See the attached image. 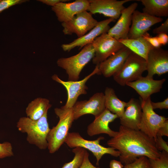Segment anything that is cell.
Masks as SVG:
<instances>
[{"label":"cell","instance_id":"obj_1","mask_svg":"<svg viewBox=\"0 0 168 168\" xmlns=\"http://www.w3.org/2000/svg\"><path fill=\"white\" fill-rule=\"evenodd\" d=\"M107 144L120 152V161L124 165L142 156L157 159L161 153L156 147L154 138L139 130L131 129L121 125L117 134L108 140Z\"/></svg>","mask_w":168,"mask_h":168},{"label":"cell","instance_id":"obj_2","mask_svg":"<svg viewBox=\"0 0 168 168\" xmlns=\"http://www.w3.org/2000/svg\"><path fill=\"white\" fill-rule=\"evenodd\" d=\"M47 111L40 119L34 120L27 117H21L16 124L19 131L27 134L26 140L41 150L48 147L47 137L50 130Z\"/></svg>","mask_w":168,"mask_h":168},{"label":"cell","instance_id":"obj_3","mask_svg":"<svg viewBox=\"0 0 168 168\" xmlns=\"http://www.w3.org/2000/svg\"><path fill=\"white\" fill-rule=\"evenodd\" d=\"M54 110L59 120L56 126L50 129L47 137V148L50 153L57 151L65 142L74 120L72 107L66 108L63 106L60 108H56Z\"/></svg>","mask_w":168,"mask_h":168},{"label":"cell","instance_id":"obj_4","mask_svg":"<svg viewBox=\"0 0 168 168\" xmlns=\"http://www.w3.org/2000/svg\"><path fill=\"white\" fill-rule=\"evenodd\" d=\"M95 52L92 44L84 46L77 54L68 58H59L57 65L64 69L70 81H77L84 67L93 58Z\"/></svg>","mask_w":168,"mask_h":168},{"label":"cell","instance_id":"obj_5","mask_svg":"<svg viewBox=\"0 0 168 168\" xmlns=\"http://www.w3.org/2000/svg\"><path fill=\"white\" fill-rule=\"evenodd\" d=\"M104 138L100 137L94 140H88L83 138L78 133H69L65 142L70 148L81 147L91 152L96 160V165H99V162L102 156L109 154L115 157H119L120 152L114 148L105 147L100 144L101 140Z\"/></svg>","mask_w":168,"mask_h":168},{"label":"cell","instance_id":"obj_6","mask_svg":"<svg viewBox=\"0 0 168 168\" xmlns=\"http://www.w3.org/2000/svg\"><path fill=\"white\" fill-rule=\"evenodd\" d=\"M146 70V60L132 52L120 70L113 76V78L119 84L123 86L139 78Z\"/></svg>","mask_w":168,"mask_h":168},{"label":"cell","instance_id":"obj_7","mask_svg":"<svg viewBox=\"0 0 168 168\" xmlns=\"http://www.w3.org/2000/svg\"><path fill=\"white\" fill-rule=\"evenodd\" d=\"M151 101L150 97L145 101L141 102L142 114L139 128L156 141L158 129L168 118L156 113L152 107Z\"/></svg>","mask_w":168,"mask_h":168},{"label":"cell","instance_id":"obj_8","mask_svg":"<svg viewBox=\"0 0 168 168\" xmlns=\"http://www.w3.org/2000/svg\"><path fill=\"white\" fill-rule=\"evenodd\" d=\"M92 44L95 52L92 61L93 63L96 65H98L124 46L107 33L97 37Z\"/></svg>","mask_w":168,"mask_h":168},{"label":"cell","instance_id":"obj_9","mask_svg":"<svg viewBox=\"0 0 168 168\" xmlns=\"http://www.w3.org/2000/svg\"><path fill=\"white\" fill-rule=\"evenodd\" d=\"M92 15L87 11H84L76 15L70 21L62 23L63 33L65 35L75 34L78 38L83 36L98 23Z\"/></svg>","mask_w":168,"mask_h":168},{"label":"cell","instance_id":"obj_10","mask_svg":"<svg viewBox=\"0 0 168 168\" xmlns=\"http://www.w3.org/2000/svg\"><path fill=\"white\" fill-rule=\"evenodd\" d=\"M72 109L74 120L86 114H92L96 117L106 109L104 94L96 93L88 100L77 101Z\"/></svg>","mask_w":168,"mask_h":168},{"label":"cell","instance_id":"obj_11","mask_svg":"<svg viewBox=\"0 0 168 168\" xmlns=\"http://www.w3.org/2000/svg\"><path fill=\"white\" fill-rule=\"evenodd\" d=\"M99 71L98 65H96L93 72L82 80L79 81H63L56 74L52 77V79L62 84L66 89L68 93V99L65 105L66 108H72L77 102L78 96L87 94L88 87L86 85L87 80L92 76L97 74Z\"/></svg>","mask_w":168,"mask_h":168},{"label":"cell","instance_id":"obj_12","mask_svg":"<svg viewBox=\"0 0 168 168\" xmlns=\"http://www.w3.org/2000/svg\"><path fill=\"white\" fill-rule=\"evenodd\" d=\"M131 0H90L87 11L91 14L99 13L115 20L119 17L125 7L124 4Z\"/></svg>","mask_w":168,"mask_h":168},{"label":"cell","instance_id":"obj_13","mask_svg":"<svg viewBox=\"0 0 168 168\" xmlns=\"http://www.w3.org/2000/svg\"><path fill=\"white\" fill-rule=\"evenodd\" d=\"M163 20L161 17L152 16L135 10L132 15L128 39H136L142 37L152 26Z\"/></svg>","mask_w":168,"mask_h":168},{"label":"cell","instance_id":"obj_14","mask_svg":"<svg viewBox=\"0 0 168 168\" xmlns=\"http://www.w3.org/2000/svg\"><path fill=\"white\" fill-rule=\"evenodd\" d=\"M147 76L153 77L168 72V51L161 47L153 48L149 52L147 59Z\"/></svg>","mask_w":168,"mask_h":168},{"label":"cell","instance_id":"obj_15","mask_svg":"<svg viewBox=\"0 0 168 168\" xmlns=\"http://www.w3.org/2000/svg\"><path fill=\"white\" fill-rule=\"evenodd\" d=\"M115 20L109 18L98 21L97 25L88 33L71 43L62 44L61 46L62 49L64 51L69 52L76 47H80V49L87 44H92L97 37L103 33H107L110 28L109 24Z\"/></svg>","mask_w":168,"mask_h":168},{"label":"cell","instance_id":"obj_16","mask_svg":"<svg viewBox=\"0 0 168 168\" xmlns=\"http://www.w3.org/2000/svg\"><path fill=\"white\" fill-rule=\"evenodd\" d=\"M132 52L124 46L98 65L99 71L97 74L102 75L106 77L113 76L120 70Z\"/></svg>","mask_w":168,"mask_h":168},{"label":"cell","instance_id":"obj_17","mask_svg":"<svg viewBox=\"0 0 168 168\" xmlns=\"http://www.w3.org/2000/svg\"><path fill=\"white\" fill-rule=\"evenodd\" d=\"M89 3V0H76L71 2L60 3L51 8L59 22H66L77 14L87 11Z\"/></svg>","mask_w":168,"mask_h":168},{"label":"cell","instance_id":"obj_18","mask_svg":"<svg viewBox=\"0 0 168 168\" xmlns=\"http://www.w3.org/2000/svg\"><path fill=\"white\" fill-rule=\"evenodd\" d=\"M138 6L135 2L124 9L116 24L110 28L107 33L118 40L128 39L132 15Z\"/></svg>","mask_w":168,"mask_h":168},{"label":"cell","instance_id":"obj_19","mask_svg":"<svg viewBox=\"0 0 168 168\" xmlns=\"http://www.w3.org/2000/svg\"><path fill=\"white\" fill-rule=\"evenodd\" d=\"M165 78L155 80L147 76L141 77L138 80L127 83L126 85L134 89L140 96L141 100L145 101L152 94L160 91Z\"/></svg>","mask_w":168,"mask_h":168},{"label":"cell","instance_id":"obj_20","mask_svg":"<svg viewBox=\"0 0 168 168\" xmlns=\"http://www.w3.org/2000/svg\"><path fill=\"white\" fill-rule=\"evenodd\" d=\"M118 118L117 115L106 109L100 115L95 117L94 120L88 125L87 130V134L92 136L105 133L112 138L114 137L118 132L111 130L109 127V124Z\"/></svg>","mask_w":168,"mask_h":168},{"label":"cell","instance_id":"obj_21","mask_svg":"<svg viewBox=\"0 0 168 168\" xmlns=\"http://www.w3.org/2000/svg\"><path fill=\"white\" fill-rule=\"evenodd\" d=\"M142 114L141 102L137 99L132 98L127 102L124 113L119 118L121 125L131 129L138 130Z\"/></svg>","mask_w":168,"mask_h":168},{"label":"cell","instance_id":"obj_22","mask_svg":"<svg viewBox=\"0 0 168 168\" xmlns=\"http://www.w3.org/2000/svg\"><path fill=\"white\" fill-rule=\"evenodd\" d=\"M144 6L143 12L157 17L168 16V0H138Z\"/></svg>","mask_w":168,"mask_h":168},{"label":"cell","instance_id":"obj_23","mask_svg":"<svg viewBox=\"0 0 168 168\" xmlns=\"http://www.w3.org/2000/svg\"><path fill=\"white\" fill-rule=\"evenodd\" d=\"M51 107L48 99L41 97L35 98L29 103L26 108L27 117L33 120H38Z\"/></svg>","mask_w":168,"mask_h":168},{"label":"cell","instance_id":"obj_24","mask_svg":"<svg viewBox=\"0 0 168 168\" xmlns=\"http://www.w3.org/2000/svg\"><path fill=\"white\" fill-rule=\"evenodd\" d=\"M118 40L132 52L146 60L149 51L154 48L142 36L136 39H127Z\"/></svg>","mask_w":168,"mask_h":168},{"label":"cell","instance_id":"obj_25","mask_svg":"<svg viewBox=\"0 0 168 168\" xmlns=\"http://www.w3.org/2000/svg\"><path fill=\"white\" fill-rule=\"evenodd\" d=\"M104 94L106 109L117 115L119 118L120 117L124 111L127 102L119 99L111 88L107 87Z\"/></svg>","mask_w":168,"mask_h":168},{"label":"cell","instance_id":"obj_26","mask_svg":"<svg viewBox=\"0 0 168 168\" xmlns=\"http://www.w3.org/2000/svg\"><path fill=\"white\" fill-rule=\"evenodd\" d=\"M72 152L75 155L72 160L65 163L62 168H79L83 162L86 150L82 147H77L74 148Z\"/></svg>","mask_w":168,"mask_h":168},{"label":"cell","instance_id":"obj_27","mask_svg":"<svg viewBox=\"0 0 168 168\" xmlns=\"http://www.w3.org/2000/svg\"><path fill=\"white\" fill-rule=\"evenodd\" d=\"M152 168H168V152L162 151L157 159H148Z\"/></svg>","mask_w":168,"mask_h":168},{"label":"cell","instance_id":"obj_28","mask_svg":"<svg viewBox=\"0 0 168 168\" xmlns=\"http://www.w3.org/2000/svg\"><path fill=\"white\" fill-rule=\"evenodd\" d=\"M124 168H152L148 158L140 156L133 162L125 165Z\"/></svg>","mask_w":168,"mask_h":168},{"label":"cell","instance_id":"obj_29","mask_svg":"<svg viewBox=\"0 0 168 168\" xmlns=\"http://www.w3.org/2000/svg\"><path fill=\"white\" fill-rule=\"evenodd\" d=\"M12 149L11 143L8 142L0 143V159L13 156Z\"/></svg>","mask_w":168,"mask_h":168},{"label":"cell","instance_id":"obj_30","mask_svg":"<svg viewBox=\"0 0 168 168\" xmlns=\"http://www.w3.org/2000/svg\"><path fill=\"white\" fill-rule=\"evenodd\" d=\"M29 1L27 0H0V13L12 6Z\"/></svg>","mask_w":168,"mask_h":168},{"label":"cell","instance_id":"obj_31","mask_svg":"<svg viewBox=\"0 0 168 168\" xmlns=\"http://www.w3.org/2000/svg\"><path fill=\"white\" fill-rule=\"evenodd\" d=\"M144 39L147 40L152 46L155 48H159L161 46L157 37H151L147 32L144 34L142 36Z\"/></svg>","mask_w":168,"mask_h":168},{"label":"cell","instance_id":"obj_32","mask_svg":"<svg viewBox=\"0 0 168 168\" xmlns=\"http://www.w3.org/2000/svg\"><path fill=\"white\" fill-rule=\"evenodd\" d=\"M156 146L159 151H165L168 152V145L167 142L163 139L162 137L157 136L155 141Z\"/></svg>","mask_w":168,"mask_h":168},{"label":"cell","instance_id":"obj_33","mask_svg":"<svg viewBox=\"0 0 168 168\" xmlns=\"http://www.w3.org/2000/svg\"><path fill=\"white\" fill-rule=\"evenodd\" d=\"M154 34L165 33L167 34L168 33V19L166 20L159 27L154 29L152 30Z\"/></svg>","mask_w":168,"mask_h":168},{"label":"cell","instance_id":"obj_34","mask_svg":"<svg viewBox=\"0 0 168 168\" xmlns=\"http://www.w3.org/2000/svg\"><path fill=\"white\" fill-rule=\"evenodd\" d=\"M151 105L153 109L154 110L159 109L160 110L163 109H168V98L167 97L163 101L157 102H151Z\"/></svg>","mask_w":168,"mask_h":168},{"label":"cell","instance_id":"obj_35","mask_svg":"<svg viewBox=\"0 0 168 168\" xmlns=\"http://www.w3.org/2000/svg\"><path fill=\"white\" fill-rule=\"evenodd\" d=\"M157 136L162 137L163 136H168V120L165 121L163 124L158 129L157 134Z\"/></svg>","mask_w":168,"mask_h":168},{"label":"cell","instance_id":"obj_36","mask_svg":"<svg viewBox=\"0 0 168 168\" xmlns=\"http://www.w3.org/2000/svg\"><path fill=\"white\" fill-rule=\"evenodd\" d=\"M89 154L87 152L84 157L82 165L79 168H100L94 166L90 161Z\"/></svg>","mask_w":168,"mask_h":168},{"label":"cell","instance_id":"obj_37","mask_svg":"<svg viewBox=\"0 0 168 168\" xmlns=\"http://www.w3.org/2000/svg\"><path fill=\"white\" fill-rule=\"evenodd\" d=\"M46 5L54 7L61 2H65L69 0H37Z\"/></svg>","mask_w":168,"mask_h":168},{"label":"cell","instance_id":"obj_38","mask_svg":"<svg viewBox=\"0 0 168 168\" xmlns=\"http://www.w3.org/2000/svg\"><path fill=\"white\" fill-rule=\"evenodd\" d=\"M160 43L162 45H165L168 42V36L167 34L161 33L156 35Z\"/></svg>","mask_w":168,"mask_h":168},{"label":"cell","instance_id":"obj_39","mask_svg":"<svg viewBox=\"0 0 168 168\" xmlns=\"http://www.w3.org/2000/svg\"><path fill=\"white\" fill-rule=\"evenodd\" d=\"M110 168H124V166L120 161L112 160L110 163Z\"/></svg>","mask_w":168,"mask_h":168},{"label":"cell","instance_id":"obj_40","mask_svg":"<svg viewBox=\"0 0 168 168\" xmlns=\"http://www.w3.org/2000/svg\"><path fill=\"white\" fill-rule=\"evenodd\" d=\"M0 168H1L0 167Z\"/></svg>","mask_w":168,"mask_h":168}]
</instances>
